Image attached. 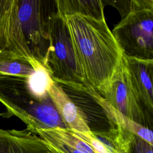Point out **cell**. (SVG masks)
<instances>
[{"instance_id":"1","label":"cell","mask_w":153,"mask_h":153,"mask_svg":"<svg viewBox=\"0 0 153 153\" xmlns=\"http://www.w3.org/2000/svg\"><path fill=\"white\" fill-rule=\"evenodd\" d=\"M68 27L84 84L102 95L123 57V52L105 19L78 14L63 17Z\"/></svg>"},{"instance_id":"2","label":"cell","mask_w":153,"mask_h":153,"mask_svg":"<svg viewBox=\"0 0 153 153\" xmlns=\"http://www.w3.org/2000/svg\"><path fill=\"white\" fill-rule=\"evenodd\" d=\"M0 102L6 109L1 116L18 117L34 134L40 129L66 128L49 96H35L29 87L27 77L0 75Z\"/></svg>"},{"instance_id":"3","label":"cell","mask_w":153,"mask_h":153,"mask_svg":"<svg viewBox=\"0 0 153 153\" xmlns=\"http://www.w3.org/2000/svg\"><path fill=\"white\" fill-rule=\"evenodd\" d=\"M153 0H131L112 33L126 56L153 60Z\"/></svg>"},{"instance_id":"4","label":"cell","mask_w":153,"mask_h":153,"mask_svg":"<svg viewBox=\"0 0 153 153\" xmlns=\"http://www.w3.org/2000/svg\"><path fill=\"white\" fill-rule=\"evenodd\" d=\"M42 66L57 83L79 91L84 90L68 26L57 11L50 20L49 47Z\"/></svg>"},{"instance_id":"5","label":"cell","mask_w":153,"mask_h":153,"mask_svg":"<svg viewBox=\"0 0 153 153\" xmlns=\"http://www.w3.org/2000/svg\"><path fill=\"white\" fill-rule=\"evenodd\" d=\"M22 30L33 59L42 65L49 47L50 23L57 11L56 0H17Z\"/></svg>"},{"instance_id":"6","label":"cell","mask_w":153,"mask_h":153,"mask_svg":"<svg viewBox=\"0 0 153 153\" xmlns=\"http://www.w3.org/2000/svg\"><path fill=\"white\" fill-rule=\"evenodd\" d=\"M103 96L106 101L117 111L132 121L148 128L146 114L133 90L123 57Z\"/></svg>"},{"instance_id":"7","label":"cell","mask_w":153,"mask_h":153,"mask_svg":"<svg viewBox=\"0 0 153 153\" xmlns=\"http://www.w3.org/2000/svg\"><path fill=\"white\" fill-rule=\"evenodd\" d=\"M133 90L142 106L152 114L153 60H144L123 55ZM143 108V107H142Z\"/></svg>"},{"instance_id":"8","label":"cell","mask_w":153,"mask_h":153,"mask_svg":"<svg viewBox=\"0 0 153 153\" xmlns=\"http://www.w3.org/2000/svg\"><path fill=\"white\" fill-rule=\"evenodd\" d=\"M72 131L98 153H130V133L120 126L85 133Z\"/></svg>"},{"instance_id":"9","label":"cell","mask_w":153,"mask_h":153,"mask_svg":"<svg viewBox=\"0 0 153 153\" xmlns=\"http://www.w3.org/2000/svg\"><path fill=\"white\" fill-rule=\"evenodd\" d=\"M47 93L66 128L80 133L90 131L85 114L58 83L53 81Z\"/></svg>"},{"instance_id":"10","label":"cell","mask_w":153,"mask_h":153,"mask_svg":"<svg viewBox=\"0 0 153 153\" xmlns=\"http://www.w3.org/2000/svg\"><path fill=\"white\" fill-rule=\"evenodd\" d=\"M0 153H51L42 140L26 128H0Z\"/></svg>"},{"instance_id":"11","label":"cell","mask_w":153,"mask_h":153,"mask_svg":"<svg viewBox=\"0 0 153 153\" xmlns=\"http://www.w3.org/2000/svg\"><path fill=\"white\" fill-rule=\"evenodd\" d=\"M57 13L62 17L78 14L96 20L105 19L104 5L100 0H56Z\"/></svg>"},{"instance_id":"12","label":"cell","mask_w":153,"mask_h":153,"mask_svg":"<svg viewBox=\"0 0 153 153\" xmlns=\"http://www.w3.org/2000/svg\"><path fill=\"white\" fill-rule=\"evenodd\" d=\"M34 73L27 77V83L30 90L39 97H45L48 96V90L53 82L50 75L44 67L38 62L32 66Z\"/></svg>"},{"instance_id":"13","label":"cell","mask_w":153,"mask_h":153,"mask_svg":"<svg viewBox=\"0 0 153 153\" xmlns=\"http://www.w3.org/2000/svg\"><path fill=\"white\" fill-rule=\"evenodd\" d=\"M35 72L27 62L5 57L0 54V75H13L29 77Z\"/></svg>"},{"instance_id":"14","label":"cell","mask_w":153,"mask_h":153,"mask_svg":"<svg viewBox=\"0 0 153 153\" xmlns=\"http://www.w3.org/2000/svg\"><path fill=\"white\" fill-rule=\"evenodd\" d=\"M35 134L42 140L44 143L51 153H84L63 142L48 133L45 129L37 130Z\"/></svg>"},{"instance_id":"15","label":"cell","mask_w":153,"mask_h":153,"mask_svg":"<svg viewBox=\"0 0 153 153\" xmlns=\"http://www.w3.org/2000/svg\"><path fill=\"white\" fill-rule=\"evenodd\" d=\"M130 153H152V146L148 142L130 133Z\"/></svg>"}]
</instances>
